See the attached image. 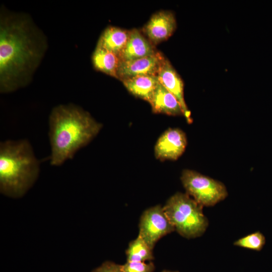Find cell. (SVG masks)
<instances>
[{"mask_svg":"<svg viewBox=\"0 0 272 272\" xmlns=\"http://www.w3.org/2000/svg\"><path fill=\"white\" fill-rule=\"evenodd\" d=\"M42 32L26 14L2 8L0 15V91L27 86L47 49Z\"/></svg>","mask_w":272,"mask_h":272,"instance_id":"obj_1","label":"cell"},{"mask_svg":"<svg viewBox=\"0 0 272 272\" xmlns=\"http://www.w3.org/2000/svg\"><path fill=\"white\" fill-rule=\"evenodd\" d=\"M102 127L89 112L77 105L62 104L54 107L49 117L50 165L58 166L73 159Z\"/></svg>","mask_w":272,"mask_h":272,"instance_id":"obj_2","label":"cell"},{"mask_svg":"<svg viewBox=\"0 0 272 272\" xmlns=\"http://www.w3.org/2000/svg\"><path fill=\"white\" fill-rule=\"evenodd\" d=\"M40 163L27 140L0 144V192L9 197L23 196L39 176Z\"/></svg>","mask_w":272,"mask_h":272,"instance_id":"obj_3","label":"cell"},{"mask_svg":"<svg viewBox=\"0 0 272 272\" xmlns=\"http://www.w3.org/2000/svg\"><path fill=\"white\" fill-rule=\"evenodd\" d=\"M163 207L175 230L183 237H198L208 227L209 221L203 214V207L186 193H176Z\"/></svg>","mask_w":272,"mask_h":272,"instance_id":"obj_4","label":"cell"},{"mask_svg":"<svg viewBox=\"0 0 272 272\" xmlns=\"http://www.w3.org/2000/svg\"><path fill=\"white\" fill-rule=\"evenodd\" d=\"M180 179L186 193L202 207L214 206L228 196L222 182L194 170H184Z\"/></svg>","mask_w":272,"mask_h":272,"instance_id":"obj_5","label":"cell"},{"mask_svg":"<svg viewBox=\"0 0 272 272\" xmlns=\"http://www.w3.org/2000/svg\"><path fill=\"white\" fill-rule=\"evenodd\" d=\"M139 227L138 235L153 250L162 237L175 231L163 207L160 205L146 210L141 216Z\"/></svg>","mask_w":272,"mask_h":272,"instance_id":"obj_6","label":"cell"},{"mask_svg":"<svg viewBox=\"0 0 272 272\" xmlns=\"http://www.w3.org/2000/svg\"><path fill=\"white\" fill-rule=\"evenodd\" d=\"M185 133L178 128H170L159 137L155 146V155L161 161L176 160L187 146Z\"/></svg>","mask_w":272,"mask_h":272,"instance_id":"obj_7","label":"cell"},{"mask_svg":"<svg viewBox=\"0 0 272 272\" xmlns=\"http://www.w3.org/2000/svg\"><path fill=\"white\" fill-rule=\"evenodd\" d=\"M165 57L160 52L128 61H120L117 79L123 80L141 76L157 75Z\"/></svg>","mask_w":272,"mask_h":272,"instance_id":"obj_8","label":"cell"},{"mask_svg":"<svg viewBox=\"0 0 272 272\" xmlns=\"http://www.w3.org/2000/svg\"><path fill=\"white\" fill-rule=\"evenodd\" d=\"M176 28L174 14L169 11H161L153 14L143 28V32L154 45L167 40Z\"/></svg>","mask_w":272,"mask_h":272,"instance_id":"obj_9","label":"cell"},{"mask_svg":"<svg viewBox=\"0 0 272 272\" xmlns=\"http://www.w3.org/2000/svg\"><path fill=\"white\" fill-rule=\"evenodd\" d=\"M159 82L172 93L179 102L183 116L188 123H191V113L184 97V84L181 77L169 60L165 58L157 74Z\"/></svg>","mask_w":272,"mask_h":272,"instance_id":"obj_10","label":"cell"},{"mask_svg":"<svg viewBox=\"0 0 272 272\" xmlns=\"http://www.w3.org/2000/svg\"><path fill=\"white\" fill-rule=\"evenodd\" d=\"M154 45L137 29L129 30L127 43L118 55L120 61H128L156 53Z\"/></svg>","mask_w":272,"mask_h":272,"instance_id":"obj_11","label":"cell"},{"mask_svg":"<svg viewBox=\"0 0 272 272\" xmlns=\"http://www.w3.org/2000/svg\"><path fill=\"white\" fill-rule=\"evenodd\" d=\"M150 104L154 113L172 116L183 115L182 108L176 97L160 82L154 91Z\"/></svg>","mask_w":272,"mask_h":272,"instance_id":"obj_12","label":"cell"},{"mask_svg":"<svg viewBox=\"0 0 272 272\" xmlns=\"http://www.w3.org/2000/svg\"><path fill=\"white\" fill-rule=\"evenodd\" d=\"M122 82L129 93L150 103L159 82L157 75H151L138 76Z\"/></svg>","mask_w":272,"mask_h":272,"instance_id":"obj_13","label":"cell"},{"mask_svg":"<svg viewBox=\"0 0 272 272\" xmlns=\"http://www.w3.org/2000/svg\"><path fill=\"white\" fill-rule=\"evenodd\" d=\"M129 36V30L109 26L102 33L97 46L108 50L117 55L125 46Z\"/></svg>","mask_w":272,"mask_h":272,"instance_id":"obj_14","label":"cell"},{"mask_svg":"<svg viewBox=\"0 0 272 272\" xmlns=\"http://www.w3.org/2000/svg\"><path fill=\"white\" fill-rule=\"evenodd\" d=\"M92 62L96 70L117 79L120 60L116 54L96 46L92 55Z\"/></svg>","mask_w":272,"mask_h":272,"instance_id":"obj_15","label":"cell"},{"mask_svg":"<svg viewBox=\"0 0 272 272\" xmlns=\"http://www.w3.org/2000/svg\"><path fill=\"white\" fill-rule=\"evenodd\" d=\"M125 254L128 261H151L154 259L153 249L139 235L129 242Z\"/></svg>","mask_w":272,"mask_h":272,"instance_id":"obj_16","label":"cell"},{"mask_svg":"<svg viewBox=\"0 0 272 272\" xmlns=\"http://www.w3.org/2000/svg\"><path fill=\"white\" fill-rule=\"evenodd\" d=\"M265 241L263 234L257 231L238 239L233 244L250 250L260 251L264 246Z\"/></svg>","mask_w":272,"mask_h":272,"instance_id":"obj_17","label":"cell"},{"mask_svg":"<svg viewBox=\"0 0 272 272\" xmlns=\"http://www.w3.org/2000/svg\"><path fill=\"white\" fill-rule=\"evenodd\" d=\"M123 272H154L155 269L154 263L142 261H128L121 265Z\"/></svg>","mask_w":272,"mask_h":272,"instance_id":"obj_18","label":"cell"},{"mask_svg":"<svg viewBox=\"0 0 272 272\" xmlns=\"http://www.w3.org/2000/svg\"><path fill=\"white\" fill-rule=\"evenodd\" d=\"M91 272H123L121 265L111 261H106Z\"/></svg>","mask_w":272,"mask_h":272,"instance_id":"obj_19","label":"cell"},{"mask_svg":"<svg viewBox=\"0 0 272 272\" xmlns=\"http://www.w3.org/2000/svg\"><path fill=\"white\" fill-rule=\"evenodd\" d=\"M161 272H179V271H171V270L165 269V270H163Z\"/></svg>","mask_w":272,"mask_h":272,"instance_id":"obj_20","label":"cell"}]
</instances>
